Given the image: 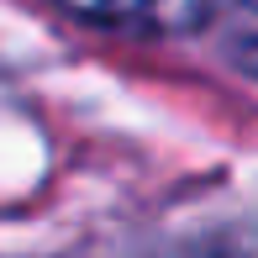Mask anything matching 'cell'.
Returning a JSON list of instances; mask_svg holds the SVG:
<instances>
[{
    "mask_svg": "<svg viewBox=\"0 0 258 258\" xmlns=\"http://www.w3.org/2000/svg\"><path fill=\"white\" fill-rule=\"evenodd\" d=\"M53 6L121 32H190L206 16H216L221 0H53Z\"/></svg>",
    "mask_w": 258,
    "mask_h": 258,
    "instance_id": "1",
    "label": "cell"
},
{
    "mask_svg": "<svg viewBox=\"0 0 258 258\" xmlns=\"http://www.w3.org/2000/svg\"><path fill=\"white\" fill-rule=\"evenodd\" d=\"M232 53H237V63L258 79V0H242L237 27H232Z\"/></svg>",
    "mask_w": 258,
    "mask_h": 258,
    "instance_id": "2",
    "label": "cell"
}]
</instances>
